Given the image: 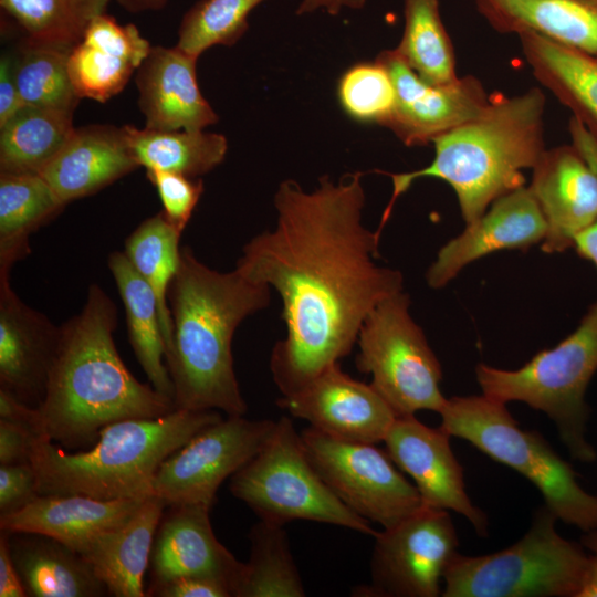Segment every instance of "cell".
Listing matches in <instances>:
<instances>
[{"mask_svg":"<svg viewBox=\"0 0 597 597\" xmlns=\"http://www.w3.org/2000/svg\"><path fill=\"white\" fill-rule=\"evenodd\" d=\"M74 128L72 112L23 105L0 126V172L38 174Z\"/></svg>","mask_w":597,"mask_h":597,"instance_id":"obj_32","label":"cell"},{"mask_svg":"<svg viewBox=\"0 0 597 597\" xmlns=\"http://www.w3.org/2000/svg\"><path fill=\"white\" fill-rule=\"evenodd\" d=\"M547 226L531 189L522 186L498 198L475 221L447 242L429 266L430 287L447 285L468 264L499 250L527 249L543 242Z\"/></svg>","mask_w":597,"mask_h":597,"instance_id":"obj_18","label":"cell"},{"mask_svg":"<svg viewBox=\"0 0 597 597\" xmlns=\"http://www.w3.org/2000/svg\"><path fill=\"white\" fill-rule=\"evenodd\" d=\"M7 533L11 558L27 596L101 597L108 594L92 565L65 543L41 533Z\"/></svg>","mask_w":597,"mask_h":597,"instance_id":"obj_26","label":"cell"},{"mask_svg":"<svg viewBox=\"0 0 597 597\" xmlns=\"http://www.w3.org/2000/svg\"><path fill=\"white\" fill-rule=\"evenodd\" d=\"M138 167L124 126L88 125L74 128L38 174L66 205L97 192Z\"/></svg>","mask_w":597,"mask_h":597,"instance_id":"obj_22","label":"cell"},{"mask_svg":"<svg viewBox=\"0 0 597 597\" xmlns=\"http://www.w3.org/2000/svg\"><path fill=\"white\" fill-rule=\"evenodd\" d=\"M107 264L124 304L128 338L134 354L150 385L174 399V383L167 365L164 364L166 346L157 297L124 251L112 252Z\"/></svg>","mask_w":597,"mask_h":597,"instance_id":"obj_29","label":"cell"},{"mask_svg":"<svg viewBox=\"0 0 597 597\" xmlns=\"http://www.w3.org/2000/svg\"><path fill=\"white\" fill-rule=\"evenodd\" d=\"M19 574L11 558L8 533L0 532V597H25Z\"/></svg>","mask_w":597,"mask_h":597,"instance_id":"obj_46","label":"cell"},{"mask_svg":"<svg viewBox=\"0 0 597 597\" xmlns=\"http://www.w3.org/2000/svg\"><path fill=\"white\" fill-rule=\"evenodd\" d=\"M573 247L580 256L593 261L597 266V221L575 237Z\"/></svg>","mask_w":597,"mask_h":597,"instance_id":"obj_49","label":"cell"},{"mask_svg":"<svg viewBox=\"0 0 597 597\" xmlns=\"http://www.w3.org/2000/svg\"><path fill=\"white\" fill-rule=\"evenodd\" d=\"M532 170L528 188L547 226L542 250L563 252L597 221V170L573 145L546 149Z\"/></svg>","mask_w":597,"mask_h":597,"instance_id":"obj_20","label":"cell"},{"mask_svg":"<svg viewBox=\"0 0 597 597\" xmlns=\"http://www.w3.org/2000/svg\"><path fill=\"white\" fill-rule=\"evenodd\" d=\"M279 408L338 440L383 442L397 415L371 386L334 364L301 390L282 396Z\"/></svg>","mask_w":597,"mask_h":597,"instance_id":"obj_16","label":"cell"},{"mask_svg":"<svg viewBox=\"0 0 597 597\" xmlns=\"http://www.w3.org/2000/svg\"><path fill=\"white\" fill-rule=\"evenodd\" d=\"M130 150L148 169L180 174L190 178L211 171L226 157L227 138L203 130H155L124 126Z\"/></svg>","mask_w":597,"mask_h":597,"instance_id":"obj_31","label":"cell"},{"mask_svg":"<svg viewBox=\"0 0 597 597\" xmlns=\"http://www.w3.org/2000/svg\"><path fill=\"white\" fill-rule=\"evenodd\" d=\"M151 46L134 24L102 13L69 53L67 70L76 95L101 103L118 94Z\"/></svg>","mask_w":597,"mask_h":597,"instance_id":"obj_23","label":"cell"},{"mask_svg":"<svg viewBox=\"0 0 597 597\" xmlns=\"http://www.w3.org/2000/svg\"><path fill=\"white\" fill-rule=\"evenodd\" d=\"M505 405L483 394L447 398L439 427L526 478L558 520L585 533L597 530V496L540 432L520 428Z\"/></svg>","mask_w":597,"mask_h":597,"instance_id":"obj_6","label":"cell"},{"mask_svg":"<svg viewBox=\"0 0 597 597\" xmlns=\"http://www.w3.org/2000/svg\"><path fill=\"white\" fill-rule=\"evenodd\" d=\"M409 305L401 291L374 307L358 333L356 367L371 375V386L397 417L439 413L447 401L440 389L442 368Z\"/></svg>","mask_w":597,"mask_h":597,"instance_id":"obj_10","label":"cell"},{"mask_svg":"<svg viewBox=\"0 0 597 597\" xmlns=\"http://www.w3.org/2000/svg\"><path fill=\"white\" fill-rule=\"evenodd\" d=\"M230 491L260 520L270 523L284 525L304 520L373 537L377 533L369 521L347 507L328 488L287 417L275 421L260 450L231 476Z\"/></svg>","mask_w":597,"mask_h":597,"instance_id":"obj_9","label":"cell"},{"mask_svg":"<svg viewBox=\"0 0 597 597\" xmlns=\"http://www.w3.org/2000/svg\"><path fill=\"white\" fill-rule=\"evenodd\" d=\"M166 503L153 494L121 525L94 535L80 549L105 584L108 595L144 597L155 534Z\"/></svg>","mask_w":597,"mask_h":597,"instance_id":"obj_24","label":"cell"},{"mask_svg":"<svg viewBox=\"0 0 597 597\" xmlns=\"http://www.w3.org/2000/svg\"><path fill=\"white\" fill-rule=\"evenodd\" d=\"M70 50L25 41L14 57V76L23 105L74 113L81 100L72 85Z\"/></svg>","mask_w":597,"mask_h":597,"instance_id":"obj_37","label":"cell"},{"mask_svg":"<svg viewBox=\"0 0 597 597\" xmlns=\"http://www.w3.org/2000/svg\"><path fill=\"white\" fill-rule=\"evenodd\" d=\"M301 439L328 488L367 521L388 528L423 506L417 488L376 444L338 440L312 427Z\"/></svg>","mask_w":597,"mask_h":597,"instance_id":"obj_11","label":"cell"},{"mask_svg":"<svg viewBox=\"0 0 597 597\" xmlns=\"http://www.w3.org/2000/svg\"><path fill=\"white\" fill-rule=\"evenodd\" d=\"M275 421L227 416L203 428L158 468L153 493L166 505L205 504L260 450Z\"/></svg>","mask_w":597,"mask_h":597,"instance_id":"obj_13","label":"cell"},{"mask_svg":"<svg viewBox=\"0 0 597 597\" xmlns=\"http://www.w3.org/2000/svg\"><path fill=\"white\" fill-rule=\"evenodd\" d=\"M0 270V389L38 408L57 354L61 325L25 304Z\"/></svg>","mask_w":597,"mask_h":597,"instance_id":"obj_17","label":"cell"},{"mask_svg":"<svg viewBox=\"0 0 597 597\" xmlns=\"http://www.w3.org/2000/svg\"><path fill=\"white\" fill-rule=\"evenodd\" d=\"M362 177L323 176L311 191L282 181L273 200L274 228L248 241L237 261L238 272L282 300L286 334L270 357L282 396L347 356L374 307L404 291L400 271L375 261L379 234L363 222Z\"/></svg>","mask_w":597,"mask_h":597,"instance_id":"obj_1","label":"cell"},{"mask_svg":"<svg viewBox=\"0 0 597 597\" xmlns=\"http://www.w3.org/2000/svg\"><path fill=\"white\" fill-rule=\"evenodd\" d=\"M597 370V302L578 327L555 347L537 353L519 369L479 364L475 375L483 395L506 404L522 401L555 423L570 457L593 462L597 454L586 438L587 386Z\"/></svg>","mask_w":597,"mask_h":597,"instance_id":"obj_7","label":"cell"},{"mask_svg":"<svg viewBox=\"0 0 597 597\" xmlns=\"http://www.w3.org/2000/svg\"><path fill=\"white\" fill-rule=\"evenodd\" d=\"M498 32H535L557 43L597 54V0H474Z\"/></svg>","mask_w":597,"mask_h":597,"instance_id":"obj_27","label":"cell"},{"mask_svg":"<svg viewBox=\"0 0 597 597\" xmlns=\"http://www.w3.org/2000/svg\"><path fill=\"white\" fill-rule=\"evenodd\" d=\"M147 596L157 597H232L230 586L218 578L203 576L178 577L150 586Z\"/></svg>","mask_w":597,"mask_h":597,"instance_id":"obj_42","label":"cell"},{"mask_svg":"<svg viewBox=\"0 0 597 597\" xmlns=\"http://www.w3.org/2000/svg\"><path fill=\"white\" fill-rule=\"evenodd\" d=\"M218 410L176 409L104 427L84 451L67 452L48 437L35 440L31 463L40 495L82 494L101 500L145 499L160 464L203 428Z\"/></svg>","mask_w":597,"mask_h":597,"instance_id":"obj_5","label":"cell"},{"mask_svg":"<svg viewBox=\"0 0 597 597\" xmlns=\"http://www.w3.org/2000/svg\"><path fill=\"white\" fill-rule=\"evenodd\" d=\"M284 525L260 520L250 531L251 553L234 597H303L305 590Z\"/></svg>","mask_w":597,"mask_h":597,"instance_id":"obj_35","label":"cell"},{"mask_svg":"<svg viewBox=\"0 0 597 597\" xmlns=\"http://www.w3.org/2000/svg\"><path fill=\"white\" fill-rule=\"evenodd\" d=\"M376 61L387 70L395 87V103L383 126L406 146L432 144L479 116L490 102L491 95L473 75L433 85L423 81L394 49L380 52Z\"/></svg>","mask_w":597,"mask_h":597,"instance_id":"obj_14","label":"cell"},{"mask_svg":"<svg viewBox=\"0 0 597 597\" xmlns=\"http://www.w3.org/2000/svg\"><path fill=\"white\" fill-rule=\"evenodd\" d=\"M109 0H0L2 10L25 32L27 41L71 50L87 25L105 13Z\"/></svg>","mask_w":597,"mask_h":597,"instance_id":"obj_36","label":"cell"},{"mask_svg":"<svg viewBox=\"0 0 597 597\" xmlns=\"http://www.w3.org/2000/svg\"><path fill=\"white\" fill-rule=\"evenodd\" d=\"M263 1H198L181 19L176 46L199 57L213 45H233L247 32L250 12Z\"/></svg>","mask_w":597,"mask_h":597,"instance_id":"obj_38","label":"cell"},{"mask_svg":"<svg viewBox=\"0 0 597 597\" xmlns=\"http://www.w3.org/2000/svg\"><path fill=\"white\" fill-rule=\"evenodd\" d=\"M405 25L396 53L423 81L454 82L455 55L440 14L439 0H404Z\"/></svg>","mask_w":597,"mask_h":597,"instance_id":"obj_34","label":"cell"},{"mask_svg":"<svg viewBox=\"0 0 597 597\" xmlns=\"http://www.w3.org/2000/svg\"><path fill=\"white\" fill-rule=\"evenodd\" d=\"M545 95L537 87L505 96L491 95L475 118L439 136L432 161L418 170L387 174L392 195L376 230L380 234L397 198L419 178H438L454 191L465 223L479 219L503 195L525 186V169H533L546 150Z\"/></svg>","mask_w":597,"mask_h":597,"instance_id":"obj_4","label":"cell"},{"mask_svg":"<svg viewBox=\"0 0 597 597\" xmlns=\"http://www.w3.org/2000/svg\"><path fill=\"white\" fill-rule=\"evenodd\" d=\"M197 60L176 45L151 46L136 73L138 107L146 128L203 130L218 122L198 86Z\"/></svg>","mask_w":597,"mask_h":597,"instance_id":"obj_21","label":"cell"},{"mask_svg":"<svg viewBox=\"0 0 597 597\" xmlns=\"http://www.w3.org/2000/svg\"><path fill=\"white\" fill-rule=\"evenodd\" d=\"M158 524L149 561L150 586L185 577L203 576L226 582L234 597L243 563L216 537L210 506L168 505Z\"/></svg>","mask_w":597,"mask_h":597,"instance_id":"obj_19","label":"cell"},{"mask_svg":"<svg viewBox=\"0 0 597 597\" xmlns=\"http://www.w3.org/2000/svg\"><path fill=\"white\" fill-rule=\"evenodd\" d=\"M117 308L91 284L82 310L61 325L57 354L43 401L36 408L44 436L62 448L92 447L116 421L158 418L176 410L174 399L138 381L115 346Z\"/></svg>","mask_w":597,"mask_h":597,"instance_id":"obj_2","label":"cell"},{"mask_svg":"<svg viewBox=\"0 0 597 597\" xmlns=\"http://www.w3.org/2000/svg\"><path fill=\"white\" fill-rule=\"evenodd\" d=\"M38 438L25 427L0 419V465L31 463Z\"/></svg>","mask_w":597,"mask_h":597,"instance_id":"obj_43","label":"cell"},{"mask_svg":"<svg viewBox=\"0 0 597 597\" xmlns=\"http://www.w3.org/2000/svg\"><path fill=\"white\" fill-rule=\"evenodd\" d=\"M370 561L371 584L358 595L438 597L457 556L459 538L449 511L422 506L377 532Z\"/></svg>","mask_w":597,"mask_h":597,"instance_id":"obj_12","label":"cell"},{"mask_svg":"<svg viewBox=\"0 0 597 597\" xmlns=\"http://www.w3.org/2000/svg\"><path fill=\"white\" fill-rule=\"evenodd\" d=\"M582 545L587 552V567L578 597H597V530L586 532Z\"/></svg>","mask_w":597,"mask_h":597,"instance_id":"obj_47","label":"cell"},{"mask_svg":"<svg viewBox=\"0 0 597 597\" xmlns=\"http://www.w3.org/2000/svg\"><path fill=\"white\" fill-rule=\"evenodd\" d=\"M181 233L163 212L144 220L126 239L125 254L153 289L159 308L160 324L168 358L172 347V320L168 305L169 285L180 260Z\"/></svg>","mask_w":597,"mask_h":597,"instance_id":"obj_33","label":"cell"},{"mask_svg":"<svg viewBox=\"0 0 597 597\" xmlns=\"http://www.w3.org/2000/svg\"><path fill=\"white\" fill-rule=\"evenodd\" d=\"M39 495L32 463L0 465V515L24 509Z\"/></svg>","mask_w":597,"mask_h":597,"instance_id":"obj_41","label":"cell"},{"mask_svg":"<svg viewBox=\"0 0 597 597\" xmlns=\"http://www.w3.org/2000/svg\"><path fill=\"white\" fill-rule=\"evenodd\" d=\"M366 3V0H302L296 14H307L318 9L325 10L331 15H336L343 8L362 9Z\"/></svg>","mask_w":597,"mask_h":597,"instance_id":"obj_48","label":"cell"},{"mask_svg":"<svg viewBox=\"0 0 597 597\" xmlns=\"http://www.w3.org/2000/svg\"><path fill=\"white\" fill-rule=\"evenodd\" d=\"M64 206L39 174L0 172V270L27 256L30 234Z\"/></svg>","mask_w":597,"mask_h":597,"instance_id":"obj_30","label":"cell"},{"mask_svg":"<svg viewBox=\"0 0 597 597\" xmlns=\"http://www.w3.org/2000/svg\"><path fill=\"white\" fill-rule=\"evenodd\" d=\"M556 515L546 506L528 531L499 552L453 558L443 577L442 597H578L587 552L556 531Z\"/></svg>","mask_w":597,"mask_h":597,"instance_id":"obj_8","label":"cell"},{"mask_svg":"<svg viewBox=\"0 0 597 597\" xmlns=\"http://www.w3.org/2000/svg\"><path fill=\"white\" fill-rule=\"evenodd\" d=\"M440 427L431 428L415 415L399 416L385 439L386 452L415 482L423 506L453 511L463 515L479 536L488 535L486 514L470 500L463 468Z\"/></svg>","mask_w":597,"mask_h":597,"instance_id":"obj_15","label":"cell"},{"mask_svg":"<svg viewBox=\"0 0 597 597\" xmlns=\"http://www.w3.org/2000/svg\"><path fill=\"white\" fill-rule=\"evenodd\" d=\"M271 289L235 269L213 270L188 245L168 290L172 347L166 359L177 409L220 410L244 416L247 404L233 368L237 327L269 306Z\"/></svg>","mask_w":597,"mask_h":597,"instance_id":"obj_3","label":"cell"},{"mask_svg":"<svg viewBox=\"0 0 597 597\" xmlns=\"http://www.w3.org/2000/svg\"><path fill=\"white\" fill-rule=\"evenodd\" d=\"M146 176L158 192L163 214L182 233L203 191L202 180L158 169L146 170Z\"/></svg>","mask_w":597,"mask_h":597,"instance_id":"obj_40","label":"cell"},{"mask_svg":"<svg viewBox=\"0 0 597 597\" xmlns=\"http://www.w3.org/2000/svg\"><path fill=\"white\" fill-rule=\"evenodd\" d=\"M0 419L21 425L38 437H46L42 432L38 409L25 405L3 389H0Z\"/></svg>","mask_w":597,"mask_h":597,"instance_id":"obj_45","label":"cell"},{"mask_svg":"<svg viewBox=\"0 0 597 597\" xmlns=\"http://www.w3.org/2000/svg\"><path fill=\"white\" fill-rule=\"evenodd\" d=\"M22 106L14 76V57L6 53L0 59V126Z\"/></svg>","mask_w":597,"mask_h":597,"instance_id":"obj_44","label":"cell"},{"mask_svg":"<svg viewBox=\"0 0 597 597\" xmlns=\"http://www.w3.org/2000/svg\"><path fill=\"white\" fill-rule=\"evenodd\" d=\"M517 36L535 80L597 137V54L535 32Z\"/></svg>","mask_w":597,"mask_h":597,"instance_id":"obj_28","label":"cell"},{"mask_svg":"<svg viewBox=\"0 0 597 597\" xmlns=\"http://www.w3.org/2000/svg\"><path fill=\"white\" fill-rule=\"evenodd\" d=\"M337 97L352 119L383 126L395 103V87L387 70L376 60L360 62L339 77Z\"/></svg>","mask_w":597,"mask_h":597,"instance_id":"obj_39","label":"cell"},{"mask_svg":"<svg viewBox=\"0 0 597 597\" xmlns=\"http://www.w3.org/2000/svg\"><path fill=\"white\" fill-rule=\"evenodd\" d=\"M121 6L130 12L158 10L166 4L167 0H117Z\"/></svg>","mask_w":597,"mask_h":597,"instance_id":"obj_50","label":"cell"},{"mask_svg":"<svg viewBox=\"0 0 597 597\" xmlns=\"http://www.w3.org/2000/svg\"><path fill=\"white\" fill-rule=\"evenodd\" d=\"M145 499L101 500L82 494L39 495L24 509L0 515V531L45 534L80 552L94 535L128 520Z\"/></svg>","mask_w":597,"mask_h":597,"instance_id":"obj_25","label":"cell"}]
</instances>
